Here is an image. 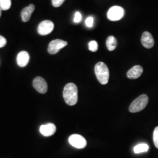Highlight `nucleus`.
<instances>
[{
    "label": "nucleus",
    "mask_w": 158,
    "mask_h": 158,
    "mask_svg": "<svg viewBox=\"0 0 158 158\" xmlns=\"http://www.w3.org/2000/svg\"><path fill=\"white\" fill-rule=\"evenodd\" d=\"M98 45L96 40H91L89 43V49L93 52H96L98 50Z\"/></svg>",
    "instance_id": "nucleus-17"
},
{
    "label": "nucleus",
    "mask_w": 158,
    "mask_h": 158,
    "mask_svg": "<svg viewBox=\"0 0 158 158\" xmlns=\"http://www.w3.org/2000/svg\"><path fill=\"white\" fill-rule=\"evenodd\" d=\"M54 29V23L49 20H45L40 23L38 27V32L40 35L51 34Z\"/></svg>",
    "instance_id": "nucleus-7"
},
{
    "label": "nucleus",
    "mask_w": 158,
    "mask_h": 158,
    "mask_svg": "<svg viewBox=\"0 0 158 158\" xmlns=\"http://www.w3.org/2000/svg\"><path fill=\"white\" fill-rule=\"evenodd\" d=\"M11 6V0H0V9L6 11Z\"/></svg>",
    "instance_id": "nucleus-16"
},
{
    "label": "nucleus",
    "mask_w": 158,
    "mask_h": 158,
    "mask_svg": "<svg viewBox=\"0 0 158 158\" xmlns=\"http://www.w3.org/2000/svg\"><path fill=\"white\" fill-rule=\"evenodd\" d=\"M65 0H52V4L55 7H59L62 6Z\"/></svg>",
    "instance_id": "nucleus-21"
},
{
    "label": "nucleus",
    "mask_w": 158,
    "mask_h": 158,
    "mask_svg": "<svg viewBox=\"0 0 158 158\" xmlns=\"http://www.w3.org/2000/svg\"><path fill=\"white\" fill-rule=\"evenodd\" d=\"M143 73V68L139 65H136L131 68L127 73V77L130 79H136L139 77Z\"/></svg>",
    "instance_id": "nucleus-12"
},
{
    "label": "nucleus",
    "mask_w": 158,
    "mask_h": 158,
    "mask_svg": "<svg viewBox=\"0 0 158 158\" xmlns=\"http://www.w3.org/2000/svg\"><path fill=\"white\" fill-rule=\"evenodd\" d=\"M33 86L36 90L41 94H45L48 91V84L45 80L40 76L34 79Z\"/></svg>",
    "instance_id": "nucleus-8"
},
{
    "label": "nucleus",
    "mask_w": 158,
    "mask_h": 158,
    "mask_svg": "<svg viewBox=\"0 0 158 158\" xmlns=\"http://www.w3.org/2000/svg\"><path fill=\"white\" fill-rule=\"evenodd\" d=\"M63 96L67 104L75 105L78 101V89L76 85L72 83L66 85L63 89Z\"/></svg>",
    "instance_id": "nucleus-1"
},
{
    "label": "nucleus",
    "mask_w": 158,
    "mask_h": 158,
    "mask_svg": "<svg viewBox=\"0 0 158 158\" xmlns=\"http://www.w3.org/2000/svg\"><path fill=\"white\" fill-rule=\"evenodd\" d=\"M106 45L108 49L110 51H113L115 49L117 46V39L113 36H108L106 40Z\"/></svg>",
    "instance_id": "nucleus-14"
},
{
    "label": "nucleus",
    "mask_w": 158,
    "mask_h": 158,
    "mask_svg": "<svg viewBox=\"0 0 158 158\" xmlns=\"http://www.w3.org/2000/svg\"><path fill=\"white\" fill-rule=\"evenodd\" d=\"M82 19V16L81 13L79 11H76L74 14V22L75 23H79Z\"/></svg>",
    "instance_id": "nucleus-20"
},
{
    "label": "nucleus",
    "mask_w": 158,
    "mask_h": 158,
    "mask_svg": "<svg viewBox=\"0 0 158 158\" xmlns=\"http://www.w3.org/2000/svg\"><path fill=\"white\" fill-rule=\"evenodd\" d=\"M29 55L26 51L20 52L17 57V64L20 67H25L28 64Z\"/></svg>",
    "instance_id": "nucleus-11"
},
{
    "label": "nucleus",
    "mask_w": 158,
    "mask_h": 158,
    "mask_svg": "<svg viewBox=\"0 0 158 158\" xmlns=\"http://www.w3.org/2000/svg\"><path fill=\"white\" fill-rule=\"evenodd\" d=\"M149 149V146L146 143H141L134 147V151L135 153L145 152Z\"/></svg>",
    "instance_id": "nucleus-15"
},
{
    "label": "nucleus",
    "mask_w": 158,
    "mask_h": 158,
    "mask_svg": "<svg viewBox=\"0 0 158 158\" xmlns=\"http://www.w3.org/2000/svg\"><path fill=\"white\" fill-rule=\"evenodd\" d=\"M153 140L155 146L158 149V127H156L153 131Z\"/></svg>",
    "instance_id": "nucleus-18"
},
{
    "label": "nucleus",
    "mask_w": 158,
    "mask_h": 158,
    "mask_svg": "<svg viewBox=\"0 0 158 158\" xmlns=\"http://www.w3.org/2000/svg\"><path fill=\"white\" fill-rule=\"evenodd\" d=\"M69 143L76 148L83 149L87 145V141L85 138L79 134H73L69 138Z\"/></svg>",
    "instance_id": "nucleus-6"
},
{
    "label": "nucleus",
    "mask_w": 158,
    "mask_h": 158,
    "mask_svg": "<svg viewBox=\"0 0 158 158\" xmlns=\"http://www.w3.org/2000/svg\"><path fill=\"white\" fill-rule=\"evenodd\" d=\"M141 43L145 48L151 49L154 46L155 41L152 35L149 32H144L141 37Z\"/></svg>",
    "instance_id": "nucleus-10"
},
{
    "label": "nucleus",
    "mask_w": 158,
    "mask_h": 158,
    "mask_svg": "<svg viewBox=\"0 0 158 158\" xmlns=\"http://www.w3.org/2000/svg\"><path fill=\"white\" fill-rule=\"evenodd\" d=\"M35 6L32 4L23 8V10L21 11V14L22 21L23 22L26 23V22L28 21L32 15V14L35 11Z\"/></svg>",
    "instance_id": "nucleus-13"
},
{
    "label": "nucleus",
    "mask_w": 158,
    "mask_h": 158,
    "mask_svg": "<svg viewBox=\"0 0 158 158\" xmlns=\"http://www.w3.org/2000/svg\"><path fill=\"white\" fill-rule=\"evenodd\" d=\"M6 44V40L4 37L0 35V48L5 46Z\"/></svg>",
    "instance_id": "nucleus-22"
},
{
    "label": "nucleus",
    "mask_w": 158,
    "mask_h": 158,
    "mask_svg": "<svg viewBox=\"0 0 158 158\" xmlns=\"http://www.w3.org/2000/svg\"><path fill=\"white\" fill-rule=\"evenodd\" d=\"M68 45L66 41L61 40H55L51 41L49 43L48 51L51 55H55L59 52V51Z\"/></svg>",
    "instance_id": "nucleus-5"
},
{
    "label": "nucleus",
    "mask_w": 158,
    "mask_h": 158,
    "mask_svg": "<svg viewBox=\"0 0 158 158\" xmlns=\"http://www.w3.org/2000/svg\"><path fill=\"white\" fill-rule=\"evenodd\" d=\"M85 24L88 28H92L94 25V18L92 17H87L85 19Z\"/></svg>",
    "instance_id": "nucleus-19"
},
{
    "label": "nucleus",
    "mask_w": 158,
    "mask_h": 158,
    "mask_svg": "<svg viewBox=\"0 0 158 158\" xmlns=\"http://www.w3.org/2000/svg\"><path fill=\"white\" fill-rule=\"evenodd\" d=\"M125 15L124 9L119 6H113L108 11V19L111 21H117L121 19Z\"/></svg>",
    "instance_id": "nucleus-4"
},
{
    "label": "nucleus",
    "mask_w": 158,
    "mask_h": 158,
    "mask_svg": "<svg viewBox=\"0 0 158 158\" xmlns=\"http://www.w3.org/2000/svg\"><path fill=\"white\" fill-rule=\"evenodd\" d=\"M1 16V10L0 9V17Z\"/></svg>",
    "instance_id": "nucleus-23"
},
{
    "label": "nucleus",
    "mask_w": 158,
    "mask_h": 158,
    "mask_svg": "<svg viewBox=\"0 0 158 158\" xmlns=\"http://www.w3.org/2000/svg\"><path fill=\"white\" fill-rule=\"evenodd\" d=\"M96 77L102 85L107 84L109 80V70L107 66L104 62L97 63L94 68Z\"/></svg>",
    "instance_id": "nucleus-2"
},
{
    "label": "nucleus",
    "mask_w": 158,
    "mask_h": 158,
    "mask_svg": "<svg viewBox=\"0 0 158 158\" xmlns=\"http://www.w3.org/2000/svg\"><path fill=\"white\" fill-rule=\"evenodd\" d=\"M149 98L146 94H142L136 98L132 102L129 107V111L131 113H134L139 112L143 110L148 103Z\"/></svg>",
    "instance_id": "nucleus-3"
},
{
    "label": "nucleus",
    "mask_w": 158,
    "mask_h": 158,
    "mask_svg": "<svg viewBox=\"0 0 158 158\" xmlns=\"http://www.w3.org/2000/svg\"><path fill=\"white\" fill-rule=\"evenodd\" d=\"M56 131L55 125L52 123H48L47 124L42 125L40 127V131L42 135L50 136L53 135Z\"/></svg>",
    "instance_id": "nucleus-9"
}]
</instances>
